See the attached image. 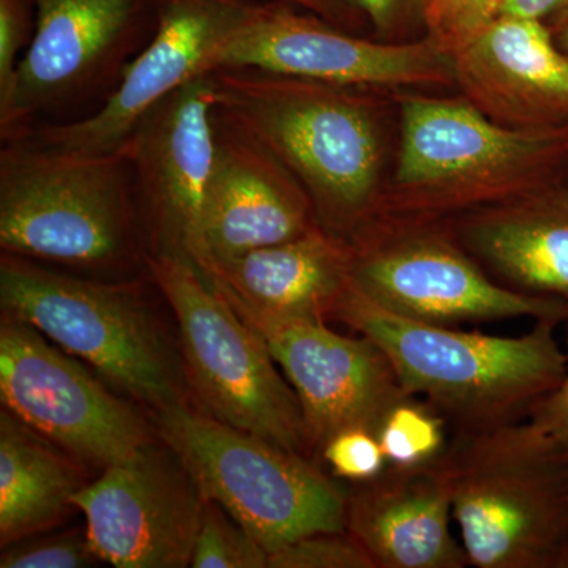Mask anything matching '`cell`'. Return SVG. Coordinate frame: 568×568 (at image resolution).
I'll list each match as a JSON object with an SVG mask.
<instances>
[{
	"label": "cell",
	"mask_w": 568,
	"mask_h": 568,
	"mask_svg": "<svg viewBox=\"0 0 568 568\" xmlns=\"http://www.w3.org/2000/svg\"><path fill=\"white\" fill-rule=\"evenodd\" d=\"M3 409L85 466L106 469L155 439L151 417L36 327L0 317Z\"/></svg>",
	"instance_id": "obj_10"
},
{
	"label": "cell",
	"mask_w": 568,
	"mask_h": 568,
	"mask_svg": "<svg viewBox=\"0 0 568 568\" xmlns=\"http://www.w3.org/2000/svg\"><path fill=\"white\" fill-rule=\"evenodd\" d=\"M213 286L264 339L297 394L310 457H321L325 444L346 429L377 435L392 407L409 398L368 336L336 334L323 321L271 315Z\"/></svg>",
	"instance_id": "obj_13"
},
{
	"label": "cell",
	"mask_w": 568,
	"mask_h": 568,
	"mask_svg": "<svg viewBox=\"0 0 568 568\" xmlns=\"http://www.w3.org/2000/svg\"><path fill=\"white\" fill-rule=\"evenodd\" d=\"M452 519L440 457L425 465H387L379 476L347 488L346 532L376 568L469 566L462 541L452 534Z\"/></svg>",
	"instance_id": "obj_19"
},
{
	"label": "cell",
	"mask_w": 568,
	"mask_h": 568,
	"mask_svg": "<svg viewBox=\"0 0 568 568\" xmlns=\"http://www.w3.org/2000/svg\"><path fill=\"white\" fill-rule=\"evenodd\" d=\"M365 14L384 41H405V26L414 10L424 9V0H345Z\"/></svg>",
	"instance_id": "obj_31"
},
{
	"label": "cell",
	"mask_w": 568,
	"mask_h": 568,
	"mask_svg": "<svg viewBox=\"0 0 568 568\" xmlns=\"http://www.w3.org/2000/svg\"><path fill=\"white\" fill-rule=\"evenodd\" d=\"M548 28L560 50L568 54V10L552 17V22Z\"/></svg>",
	"instance_id": "obj_34"
},
{
	"label": "cell",
	"mask_w": 568,
	"mask_h": 568,
	"mask_svg": "<svg viewBox=\"0 0 568 568\" xmlns=\"http://www.w3.org/2000/svg\"><path fill=\"white\" fill-rule=\"evenodd\" d=\"M257 7L253 0H153L152 37L102 106L74 121L33 126L20 138L67 151L122 148L145 112L186 82L220 69L227 44Z\"/></svg>",
	"instance_id": "obj_12"
},
{
	"label": "cell",
	"mask_w": 568,
	"mask_h": 568,
	"mask_svg": "<svg viewBox=\"0 0 568 568\" xmlns=\"http://www.w3.org/2000/svg\"><path fill=\"white\" fill-rule=\"evenodd\" d=\"M392 100L395 168L369 220L448 222L559 182L568 166V123L508 129L463 95L406 91Z\"/></svg>",
	"instance_id": "obj_2"
},
{
	"label": "cell",
	"mask_w": 568,
	"mask_h": 568,
	"mask_svg": "<svg viewBox=\"0 0 568 568\" xmlns=\"http://www.w3.org/2000/svg\"><path fill=\"white\" fill-rule=\"evenodd\" d=\"M447 223L497 282L568 304V183H549Z\"/></svg>",
	"instance_id": "obj_20"
},
{
	"label": "cell",
	"mask_w": 568,
	"mask_h": 568,
	"mask_svg": "<svg viewBox=\"0 0 568 568\" xmlns=\"http://www.w3.org/2000/svg\"><path fill=\"white\" fill-rule=\"evenodd\" d=\"M89 466L7 409L0 413V547L52 532L78 511Z\"/></svg>",
	"instance_id": "obj_22"
},
{
	"label": "cell",
	"mask_w": 568,
	"mask_h": 568,
	"mask_svg": "<svg viewBox=\"0 0 568 568\" xmlns=\"http://www.w3.org/2000/svg\"><path fill=\"white\" fill-rule=\"evenodd\" d=\"M523 422L549 450L568 459V369L562 383L540 399Z\"/></svg>",
	"instance_id": "obj_30"
},
{
	"label": "cell",
	"mask_w": 568,
	"mask_h": 568,
	"mask_svg": "<svg viewBox=\"0 0 568 568\" xmlns=\"http://www.w3.org/2000/svg\"><path fill=\"white\" fill-rule=\"evenodd\" d=\"M215 106L204 74L145 112L123 144L149 256L193 260L215 163Z\"/></svg>",
	"instance_id": "obj_16"
},
{
	"label": "cell",
	"mask_w": 568,
	"mask_h": 568,
	"mask_svg": "<svg viewBox=\"0 0 568 568\" xmlns=\"http://www.w3.org/2000/svg\"><path fill=\"white\" fill-rule=\"evenodd\" d=\"M268 568H376L346 530L297 538L268 555Z\"/></svg>",
	"instance_id": "obj_27"
},
{
	"label": "cell",
	"mask_w": 568,
	"mask_h": 568,
	"mask_svg": "<svg viewBox=\"0 0 568 568\" xmlns=\"http://www.w3.org/2000/svg\"><path fill=\"white\" fill-rule=\"evenodd\" d=\"M196 267L261 312L328 323L353 280L354 248L347 239L316 226L293 241Z\"/></svg>",
	"instance_id": "obj_21"
},
{
	"label": "cell",
	"mask_w": 568,
	"mask_h": 568,
	"mask_svg": "<svg viewBox=\"0 0 568 568\" xmlns=\"http://www.w3.org/2000/svg\"><path fill=\"white\" fill-rule=\"evenodd\" d=\"M455 85L508 129L568 123V54L544 21L500 14L452 58Z\"/></svg>",
	"instance_id": "obj_18"
},
{
	"label": "cell",
	"mask_w": 568,
	"mask_h": 568,
	"mask_svg": "<svg viewBox=\"0 0 568 568\" xmlns=\"http://www.w3.org/2000/svg\"><path fill=\"white\" fill-rule=\"evenodd\" d=\"M212 80L220 114L297 178L324 230L351 241L386 183V93L246 67Z\"/></svg>",
	"instance_id": "obj_1"
},
{
	"label": "cell",
	"mask_w": 568,
	"mask_h": 568,
	"mask_svg": "<svg viewBox=\"0 0 568 568\" xmlns=\"http://www.w3.org/2000/svg\"><path fill=\"white\" fill-rule=\"evenodd\" d=\"M568 10V0H506L503 14L545 21Z\"/></svg>",
	"instance_id": "obj_32"
},
{
	"label": "cell",
	"mask_w": 568,
	"mask_h": 568,
	"mask_svg": "<svg viewBox=\"0 0 568 568\" xmlns=\"http://www.w3.org/2000/svg\"><path fill=\"white\" fill-rule=\"evenodd\" d=\"M558 568H568V538H567L566 545H564L562 552H560Z\"/></svg>",
	"instance_id": "obj_35"
},
{
	"label": "cell",
	"mask_w": 568,
	"mask_h": 568,
	"mask_svg": "<svg viewBox=\"0 0 568 568\" xmlns=\"http://www.w3.org/2000/svg\"><path fill=\"white\" fill-rule=\"evenodd\" d=\"M148 280L65 274L2 253L0 308L24 321L149 413L193 402L179 336Z\"/></svg>",
	"instance_id": "obj_5"
},
{
	"label": "cell",
	"mask_w": 568,
	"mask_h": 568,
	"mask_svg": "<svg viewBox=\"0 0 568 568\" xmlns=\"http://www.w3.org/2000/svg\"><path fill=\"white\" fill-rule=\"evenodd\" d=\"M332 321L375 342L406 395L422 398L455 432L525 420L568 369L551 321H537L521 336L458 331L392 312L353 280Z\"/></svg>",
	"instance_id": "obj_3"
},
{
	"label": "cell",
	"mask_w": 568,
	"mask_h": 568,
	"mask_svg": "<svg viewBox=\"0 0 568 568\" xmlns=\"http://www.w3.org/2000/svg\"><path fill=\"white\" fill-rule=\"evenodd\" d=\"M447 425L432 406L409 396L392 407L376 436L388 465H425L446 450Z\"/></svg>",
	"instance_id": "obj_23"
},
{
	"label": "cell",
	"mask_w": 568,
	"mask_h": 568,
	"mask_svg": "<svg viewBox=\"0 0 568 568\" xmlns=\"http://www.w3.org/2000/svg\"><path fill=\"white\" fill-rule=\"evenodd\" d=\"M245 67L386 95L455 85L450 55L426 37L399 43L361 39L280 3H260L227 44L220 69Z\"/></svg>",
	"instance_id": "obj_15"
},
{
	"label": "cell",
	"mask_w": 568,
	"mask_h": 568,
	"mask_svg": "<svg viewBox=\"0 0 568 568\" xmlns=\"http://www.w3.org/2000/svg\"><path fill=\"white\" fill-rule=\"evenodd\" d=\"M32 0H0V99L9 93L36 22Z\"/></svg>",
	"instance_id": "obj_29"
},
{
	"label": "cell",
	"mask_w": 568,
	"mask_h": 568,
	"mask_svg": "<svg viewBox=\"0 0 568 568\" xmlns=\"http://www.w3.org/2000/svg\"><path fill=\"white\" fill-rule=\"evenodd\" d=\"M440 459L469 566L559 567L568 538V459L525 422L455 432Z\"/></svg>",
	"instance_id": "obj_6"
},
{
	"label": "cell",
	"mask_w": 568,
	"mask_h": 568,
	"mask_svg": "<svg viewBox=\"0 0 568 568\" xmlns=\"http://www.w3.org/2000/svg\"><path fill=\"white\" fill-rule=\"evenodd\" d=\"M156 436L268 555L297 538L345 529L347 488L315 458L224 424L194 405L149 413Z\"/></svg>",
	"instance_id": "obj_7"
},
{
	"label": "cell",
	"mask_w": 568,
	"mask_h": 568,
	"mask_svg": "<svg viewBox=\"0 0 568 568\" xmlns=\"http://www.w3.org/2000/svg\"><path fill=\"white\" fill-rule=\"evenodd\" d=\"M353 282L392 312L436 325L529 317L568 325V304L491 278L447 222L373 219L351 239Z\"/></svg>",
	"instance_id": "obj_9"
},
{
	"label": "cell",
	"mask_w": 568,
	"mask_h": 568,
	"mask_svg": "<svg viewBox=\"0 0 568 568\" xmlns=\"http://www.w3.org/2000/svg\"><path fill=\"white\" fill-rule=\"evenodd\" d=\"M99 562L85 528L24 538L0 555V568H85Z\"/></svg>",
	"instance_id": "obj_26"
},
{
	"label": "cell",
	"mask_w": 568,
	"mask_h": 568,
	"mask_svg": "<svg viewBox=\"0 0 568 568\" xmlns=\"http://www.w3.org/2000/svg\"><path fill=\"white\" fill-rule=\"evenodd\" d=\"M36 29L9 93L0 99L2 141L41 114L70 110L119 84L153 0H32Z\"/></svg>",
	"instance_id": "obj_11"
},
{
	"label": "cell",
	"mask_w": 568,
	"mask_h": 568,
	"mask_svg": "<svg viewBox=\"0 0 568 568\" xmlns=\"http://www.w3.org/2000/svg\"><path fill=\"white\" fill-rule=\"evenodd\" d=\"M506 0H424L426 39L454 58L503 14Z\"/></svg>",
	"instance_id": "obj_25"
},
{
	"label": "cell",
	"mask_w": 568,
	"mask_h": 568,
	"mask_svg": "<svg viewBox=\"0 0 568 568\" xmlns=\"http://www.w3.org/2000/svg\"><path fill=\"white\" fill-rule=\"evenodd\" d=\"M321 459L328 465L332 476L357 484L379 476L388 463L375 433L354 428L332 437Z\"/></svg>",
	"instance_id": "obj_28"
},
{
	"label": "cell",
	"mask_w": 568,
	"mask_h": 568,
	"mask_svg": "<svg viewBox=\"0 0 568 568\" xmlns=\"http://www.w3.org/2000/svg\"><path fill=\"white\" fill-rule=\"evenodd\" d=\"M0 248L97 278H130L148 267L125 145L80 152L28 138L3 142Z\"/></svg>",
	"instance_id": "obj_4"
},
{
	"label": "cell",
	"mask_w": 568,
	"mask_h": 568,
	"mask_svg": "<svg viewBox=\"0 0 568 568\" xmlns=\"http://www.w3.org/2000/svg\"><path fill=\"white\" fill-rule=\"evenodd\" d=\"M170 305L193 403L224 424L310 457L301 402L271 351L185 257H148Z\"/></svg>",
	"instance_id": "obj_8"
},
{
	"label": "cell",
	"mask_w": 568,
	"mask_h": 568,
	"mask_svg": "<svg viewBox=\"0 0 568 568\" xmlns=\"http://www.w3.org/2000/svg\"><path fill=\"white\" fill-rule=\"evenodd\" d=\"M215 163L192 263L230 260L321 226L304 185L215 106Z\"/></svg>",
	"instance_id": "obj_17"
},
{
	"label": "cell",
	"mask_w": 568,
	"mask_h": 568,
	"mask_svg": "<svg viewBox=\"0 0 568 568\" xmlns=\"http://www.w3.org/2000/svg\"><path fill=\"white\" fill-rule=\"evenodd\" d=\"M95 555L118 568L192 567L205 499L159 436L74 496Z\"/></svg>",
	"instance_id": "obj_14"
},
{
	"label": "cell",
	"mask_w": 568,
	"mask_h": 568,
	"mask_svg": "<svg viewBox=\"0 0 568 568\" xmlns=\"http://www.w3.org/2000/svg\"><path fill=\"white\" fill-rule=\"evenodd\" d=\"M295 3L306 7V9L316 11L325 21L335 26V22L342 21L345 13L343 9L347 3L345 0H293Z\"/></svg>",
	"instance_id": "obj_33"
},
{
	"label": "cell",
	"mask_w": 568,
	"mask_h": 568,
	"mask_svg": "<svg viewBox=\"0 0 568 568\" xmlns=\"http://www.w3.org/2000/svg\"><path fill=\"white\" fill-rule=\"evenodd\" d=\"M193 568H268V551L220 504L205 500Z\"/></svg>",
	"instance_id": "obj_24"
}]
</instances>
